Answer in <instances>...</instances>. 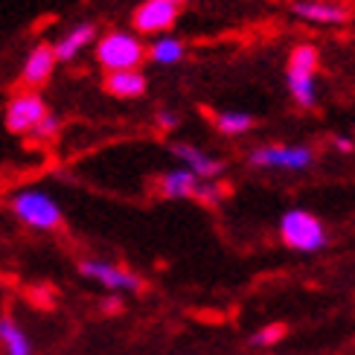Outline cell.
<instances>
[{"label": "cell", "mask_w": 355, "mask_h": 355, "mask_svg": "<svg viewBox=\"0 0 355 355\" xmlns=\"http://www.w3.org/2000/svg\"><path fill=\"white\" fill-rule=\"evenodd\" d=\"M9 210L21 225L33 230H55L62 227V207L44 189H18L9 198Z\"/></svg>", "instance_id": "obj_1"}, {"label": "cell", "mask_w": 355, "mask_h": 355, "mask_svg": "<svg viewBox=\"0 0 355 355\" xmlns=\"http://www.w3.org/2000/svg\"><path fill=\"white\" fill-rule=\"evenodd\" d=\"M146 58V44L125 29H111L96 41V62L108 73L137 70Z\"/></svg>", "instance_id": "obj_2"}, {"label": "cell", "mask_w": 355, "mask_h": 355, "mask_svg": "<svg viewBox=\"0 0 355 355\" xmlns=\"http://www.w3.org/2000/svg\"><path fill=\"white\" fill-rule=\"evenodd\" d=\"M318 50L312 44H297L288 55V70H286V82H288V94L294 96L300 108H315L318 102Z\"/></svg>", "instance_id": "obj_3"}, {"label": "cell", "mask_w": 355, "mask_h": 355, "mask_svg": "<svg viewBox=\"0 0 355 355\" xmlns=\"http://www.w3.org/2000/svg\"><path fill=\"white\" fill-rule=\"evenodd\" d=\"M279 236L291 250H303V254L327 248V230H323L320 218L309 210H288L279 221Z\"/></svg>", "instance_id": "obj_4"}, {"label": "cell", "mask_w": 355, "mask_h": 355, "mask_svg": "<svg viewBox=\"0 0 355 355\" xmlns=\"http://www.w3.org/2000/svg\"><path fill=\"white\" fill-rule=\"evenodd\" d=\"M248 164L257 169L303 172L315 164V152L309 146H259L248 155Z\"/></svg>", "instance_id": "obj_5"}, {"label": "cell", "mask_w": 355, "mask_h": 355, "mask_svg": "<svg viewBox=\"0 0 355 355\" xmlns=\"http://www.w3.org/2000/svg\"><path fill=\"white\" fill-rule=\"evenodd\" d=\"M47 102L35 91L15 94L6 105V128L12 135H33V128L47 116Z\"/></svg>", "instance_id": "obj_6"}, {"label": "cell", "mask_w": 355, "mask_h": 355, "mask_svg": "<svg viewBox=\"0 0 355 355\" xmlns=\"http://www.w3.org/2000/svg\"><path fill=\"white\" fill-rule=\"evenodd\" d=\"M181 6L175 0H143L131 15V24L140 35H166L178 21Z\"/></svg>", "instance_id": "obj_7"}, {"label": "cell", "mask_w": 355, "mask_h": 355, "mask_svg": "<svg viewBox=\"0 0 355 355\" xmlns=\"http://www.w3.org/2000/svg\"><path fill=\"white\" fill-rule=\"evenodd\" d=\"M79 274L99 283L102 288L108 291H140L143 288V279L128 271V268H120L114 262H105V259H82L79 262Z\"/></svg>", "instance_id": "obj_8"}, {"label": "cell", "mask_w": 355, "mask_h": 355, "mask_svg": "<svg viewBox=\"0 0 355 355\" xmlns=\"http://www.w3.org/2000/svg\"><path fill=\"white\" fill-rule=\"evenodd\" d=\"M291 12L309 24H323V26H341L352 18V9L344 0H294Z\"/></svg>", "instance_id": "obj_9"}, {"label": "cell", "mask_w": 355, "mask_h": 355, "mask_svg": "<svg viewBox=\"0 0 355 355\" xmlns=\"http://www.w3.org/2000/svg\"><path fill=\"white\" fill-rule=\"evenodd\" d=\"M172 155L181 160L184 169H189L198 181H213V178H218L221 172H225V160L207 155V152L196 149V146H189V143H175Z\"/></svg>", "instance_id": "obj_10"}, {"label": "cell", "mask_w": 355, "mask_h": 355, "mask_svg": "<svg viewBox=\"0 0 355 355\" xmlns=\"http://www.w3.org/2000/svg\"><path fill=\"white\" fill-rule=\"evenodd\" d=\"M55 53H53V44H38V47L29 50L26 62L21 67V82L29 87V91H35V87L47 85L53 70H55Z\"/></svg>", "instance_id": "obj_11"}, {"label": "cell", "mask_w": 355, "mask_h": 355, "mask_svg": "<svg viewBox=\"0 0 355 355\" xmlns=\"http://www.w3.org/2000/svg\"><path fill=\"white\" fill-rule=\"evenodd\" d=\"M96 41V26L94 24H76L70 26L67 33L53 44V53H55V62H73L85 47H91Z\"/></svg>", "instance_id": "obj_12"}, {"label": "cell", "mask_w": 355, "mask_h": 355, "mask_svg": "<svg viewBox=\"0 0 355 355\" xmlns=\"http://www.w3.org/2000/svg\"><path fill=\"white\" fill-rule=\"evenodd\" d=\"M146 76L140 70H120V73H105V91L116 99H140L146 94Z\"/></svg>", "instance_id": "obj_13"}, {"label": "cell", "mask_w": 355, "mask_h": 355, "mask_svg": "<svg viewBox=\"0 0 355 355\" xmlns=\"http://www.w3.org/2000/svg\"><path fill=\"white\" fill-rule=\"evenodd\" d=\"M160 196L164 198H196L198 189V178L189 169H169L164 178H160Z\"/></svg>", "instance_id": "obj_14"}, {"label": "cell", "mask_w": 355, "mask_h": 355, "mask_svg": "<svg viewBox=\"0 0 355 355\" xmlns=\"http://www.w3.org/2000/svg\"><path fill=\"white\" fill-rule=\"evenodd\" d=\"M146 55H149L155 64H178V62H184V55H187V44L175 35H157L149 44Z\"/></svg>", "instance_id": "obj_15"}, {"label": "cell", "mask_w": 355, "mask_h": 355, "mask_svg": "<svg viewBox=\"0 0 355 355\" xmlns=\"http://www.w3.org/2000/svg\"><path fill=\"white\" fill-rule=\"evenodd\" d=\"M0 347L6 355H33V341L12 318H0Z\"/></svg>", "instance_id": "obj_16"}, {"label": "cell", "mask_w": 355, "mask_h": 355, "mask_svg": "<svg viewBox=\"0 0 355 355\" xmlns=\"http://www.w3.org/2000/svg\"><path fill=\"white\" fill-rule=\"evenodd\" d=\"M216 128L227 137H239L254 128V116L245 111H221V114H216Z\"/></svg>", "instance_id": "obj_17"}, {"label": "cell", "mask_w": 355, "mask_h": 355, "mask_svg": "<svg viewBox=\"0 0 355 355\" xmlns=\"http://www.w3.org/2000/svg\"><path fill=\"white\" fill-rule=\"evenodd\" d=\"M58 131H62V123H58V116L55 114H47L44 120L33 128V137L41 140V143H47V140H55L58 137Z\"/></svg>", "instance_id": "obj_18"}, {"label": "cell", "mask_w": 355, "mask_h": 355, "mask_svg": "<svg viewBox=\"0 0 355 355\" xmlns=\"http://www.w3.org/2000/svg\"><path fill=\"white\" fill-rule=\"evenodd\" d=\"M221 196H225V189L221 184H213V181H198V189H196V198L201 204H218Z\"/></svg>", "instance_id": "obj_19"}, {"label": "cell", "mask_w": 355, "mask_h": 355, "mask_svg": "<svg viewBox=\"0 0 355 355\" xmlns=\"http://www.w3.org/2000/svg\"><path fill=\"white\" fill-rule=\"evenodd\" d=\"M283 335H286V327H279V323H274V327L259 329L254 338H250V341H254V347H271V344H277Z\"/></svg>", "instance_id": "obj_20"}, {"label": "cell", "mask_w": 355, "mask_h": 355, "mask_svg": "<svg viewBox=\"0 0 355 355\" xmlns=\"http://www.w3.org/2000/svg\"><path fill=\"white\" fill-rule=\"evenodd\" d=\"M181 125V116H178L175 111H157V128H164V131H172Z\"/></svg>", "instance_id": "obj_21"}, {"label": "cell", "mask_w": 355, "mask_h": 355, "mask_svg": "<svg viewBox=\"0 0 355 355\" xmlns=\"http://www.w3.org/2000/svg\"><path fill=\"white\" fill-rule=\"evenodd\" d=\"M332 143H335V149H338V152H344V155H349V152L355 149V143H352L349 137H335Z\"/></svg>", "instance_id": "obj_22"}, {"label": "cell", "mask_w": 355, "mask_h": 355, "mask_svg": "<svg viewBox=\"0 0 355 355\" xmlns=\"http://www.w3.org/2000/svg\"><path fill=\"white\" fill-rule=\"evenodd\" d=\"M105 309H108V312H116V309H120V300H105Z\"/></svg>", "instance_id": "obj_23"}, {"label": "cell", "mask_w": 355, "mask_h": 355, "mask_svg": "<svg viewBox=\"0 0 355 355\" xmlns=\"http://www.w3.org/2000/svg\"><path fill=\"white\" fill-rule=\"evenodd\" d=\"M175 3H181V0H175Z\"/></svg>", "instance_id": "obj_24"}]
</instances>
